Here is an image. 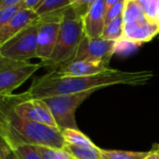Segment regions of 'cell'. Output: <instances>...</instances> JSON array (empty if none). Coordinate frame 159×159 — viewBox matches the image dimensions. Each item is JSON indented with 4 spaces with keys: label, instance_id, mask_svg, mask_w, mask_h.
Segmentation results:
<instances>
[{
    "label": "cell",
    "instance_id": "10",
    "mask_svg": "<svg viewBox=\"0 0 159 159\" xmlns=\"http://www.w3.org/2000/svg\"><path fill=\"white\" fill-rule=\"evenodd\" d=\"M115 52L116 41L107 40L102 38L89 39L84 35L72 61H93L109 64Z\"/></svg>",
    "mask_w": 159,
    "mask_h": 159
},
{
    "label": "cell",
    "instance_id": "2",
    "mask_svg": "<svg viewBox=\"0 0 159 159\" xmlns=\"http://www.w3.org/2000/svg\"><path fill=\"white\" fill-rule=\"evenodd\" d=\"M13 94L0 95V136L13 149L19 145H41L63 149L62 130L44 124L25 120L15 114Z\"/></svg>",
    "mask_w": 159,
    "mask_h": 159
},
{
    "label": "cell",
    "instance_id": "14",
    "mask_svg": "<svg viewBox=\"0 0 159 159\" xmlns=\"http://www.w3.org/2000/svg\"><path fill=\"white\" fill-rule=\"evenodd\" d=\"M72 159H103L101 149L98 146L66 144L63 148Z\"/></svg>",
    "mask_w": 159,
    "mask_h": 159
},
{
    "label": "cell",
    "instance_id": "21",
    "mask_svg": "<svg viewBox=\"0 0 159 159\" xmlns=\"http://www.w3.org/2000/svg\"><path fill=\"white\" fill-rule=\"evenodd\" d=\"M12 150L19 159H42L32 145H19Z\"/></svg>",
    "mask_w": 159,
    "mask_h": 159
},
{
    "label": "cell",
    "instance_id": "8",
    "mask_svg": "<svg viewBox=\"0 0 159 159\" xmlns=\"http://www.w3.org/2000/svg\"><path fill=\"white\" fill-rule=\"evenodd\" d=\"M64 11L40 16L38 21L37 58L40 63L46 62L55 48Z\"/></svg>",
    "mask_w": 159,
    "mask_h": 159
},
{
    "label": "cell",
    "instance_id": "25",
    "mask_svg": "<svg viewBox=\"0 0 159 159\" xmlns=\"http://www.w3.org/2000/svg\"><path fill=\"white\" fill-rule=\"evenodd\" d=\"M23 2H24V0H0V9L23 4Z\"/></svg>",
    "mask_w": 159,
    "mask_h": 159
},
{
    "label": "cell",
    "instance_id": "12",
    "mask_svg": "<svg viewBox=\"0 0 159 159\" xmlns=\"http://www.w3.org/2000/svg\"><path fill=\"white\" fill-rule=\"evenodd\" d=\"M109 69V64L104 62L72 61L67 65L50 72L58 77H83L97 75Z\"/></svg>",
    "mask_w": 159,
    "mask_h": 159
},
{
    "label": "cell",
    "instance_id": "9",
    "mask_svg": "<svg viewBox=\"0 0 159 159\" xmlns=\"http://www.w3.org/2000/svg\"><path fill=\"white\" fill-rule=\"evenodd\" d=\"M12 109L16 115L25 120L57 127L54 118L44 100L28 98L25 92L15 96Z\"/></svg>",
    "mask_w": 159,
    "mask_h": 159
},
{
    "label": "cell",
    "instance_id": "4",
    "mask_svg": "<svg viewBox=\"0 0 159 159\" xmlns=\"http://www.w3.org/2000/svg\"><path fill=\"white\" fill-rule=\"evenodd\" d=\"M123 17L122 41L139 46L159 35V26L147 17L138 0H125Z\"/></svg>",
    "mask_w": 159,
    "mask_h": 159
},
{
    "label": "cell",
    "instance_id": "22",
    "mask_svg": "<svg viewBox=\"0 0 159 159\" xmlns=\"http://www.w3.org/2000/svg\"><path fill=\"white\" fill-rule=\"evenodd\" d=\"M24 8L23 4H19L12 7H8L4 9H0V31L10 22V20L22 9Z\"/></svg>",
    "mask_w": 159,
    "mask_h": 159
},
{
    "label": "cell",
    "instance_id": "26",
    "mask_svg": "<svg viewBox=\"0 0 159 159\" xmlns=\"http://www.w3.org/2000/svg\"><path fill=\"white\" fill-rule=\"evenodd\" d=\"M10 148L9 144L5 141V139L0 136V159H4L5 153Z\"/></svg>",
    "mask_w": 159,
    "mask_h": 159
},
{
    "label": "cell",
    "instance_id": "6",
    "mask_svg": "<svg viewBox=\"0 0 159 159\" xmlns=\"http://www.w3.org/2000/svg\"><path fill=\"white\" fill-rule=\"evenodd\" d=\"M38 21L0 45V56L21 62L37 58Z\"/></svg>",
    "mask_w": 159,
    "mask_h": 159
},
{
    "label": "cell",
    "instance_id": "13",
    "mask_svg": "<svg viewBox=\"0 0 159 159\" xmlns=\"http://www.w3.org/2000/svg\"><path fill=\"white\" fill-rule=\"evenodd\" d=\"M39 19V16L35 12L34 10L23 8L19 11L10 22L0 31V45H2L10 39L17 35L19 32L34 24Z\"/></svg>",
    "mask_w": 159,
    "mask_h": 159
},
{
    "label": "cell",
    "instance_id": "23",
    "mask_svg": "<svg viewBox=\"0 0 159 159\" xmlns=\"http://www.w3.org/2000/svg\"><path fill=\"white\" fill-rule=\"evenodd\" d=\"M125 1L119 2L112 6L111 8L108 9L106 11V17H105V25L111 22V20L117 18L120 15H123L124 10H125Z\"/></svg>",
    "mask_w": 159,
    "mask_h": 159
},
{
    "label": "cell",
    "instance_id": "1",
    "mask_svg": "<svg viewBox=\"0 0 159 159\" xmlns=\"http://www.w3.org/2000/svg\"><path fill=\"white\" fill-rule=\"evenodd\" d=\"M153 77L152 71H121L109 70L91 76L58 77L51 72L36 79L25 91L28 98L43 99L47 98L72 95L84 92H96L111 85H142Z\"/></svg>",
    "mask_w": 159,
    "mask_h": 159
},
{
    "label": "cell",
    "instance_id": "17",
    "mask_svg": "<svg viewBox=\"0 0 159 159\" xmlns=\"http://www.w3.org/2000/svg\"><path fill=\"white\" fill-rule=\"evenodd\" d=\"M62 134L66 144H74V145H87L94 146L95 143L83 132L79 129H64L62 130Z\"/></svg>",
    "mask_w": 159,
    "mask_h": 159
},
{
    "label": "cell",
    "instance_id": "7",
    "mask_svg": "<svg viewBox=\"0 0 159 159\" xmlns=\"http://www.w3.org/2000/svg\"><path fill=\"white\" fill-rule=\"evenodd\" d=\"M41 66L0 56V95H10L20 87Z\"/></svg>",
    "mask_w": 159,
    "mask_h": 159
},
{
    "label": "cell",
    "instance_id": "18",
    "mask_svg": "<svg viewBox=\"0 0 159 159\" xmlns=\"http://www.w3.org/2000/svg\"><path fill=\"white\" fill-rule=\"evenodd\" d=\"M103 159H144L149 152H131L101 149Z\"/></svg>",
    "mask_w": 159,
    "mask_h": 159
},
{
    "label": "cell",
    "instance_id": "19",
    "mask_svg": "<svg viewBox=\"0 0 159 159\" xmlns=\"http://www.w3.org/2000/svg\"><path fill=\"white\" fill-rule=\"evenodd\" d=\"M33 146V145H32ZM37 152L41 156L42 159H72L67 152L64 149L52 148L48 146L36 145L33 146Z\"/></svg>",
    "mask_w": 159,
    "mask_h": 159
},
{
    "label": "cell",
    "instance_id": "16",
    "mask_svg": "<svg viewBox=\"0 0 159 159\" xmlns=\"http://www.w3.org/2000/svg\"><path fill=\"white\" fill-rule=\"evenodd\" d=\"M124 34V17L123 15L111 20L105 25L101 38L107 40L119 41Z\"/></svg>",
    "mask_w": 159,
    "mask_h": 159
},
{
    "label": "cell",
    "instance_id": "28",
    "mask_svg": "<svg viewBox=\"0 0 159 159\" xmlns=\"http://www.w3.org/2000/svg\"><path fill=\"white\" fill-rule=\"evenodd\" d=\"M4 159H19V157L16 155V153L13 152V150L10 147L5 153Z\"/></svg>",
    "mask_w": 159,
    "mask_h": 159
},
{
    "label": "cell",
    "instance_id": "29",
    "mask_svg": "<svg viewBox=\"0 0 159 159\" xmlns=\"http://www.w3.org/2000/svg\"><path fill=\"white\" fill-rule=\"evenodd\" d=\"M144 159H159V152L153 149L149 152L148 155Z\"/></svg>",
    "mask_w": 159,
    "mask_h": 159
},
{
    "label": "cell",
    "instance_id": "32",
    "mask_svg": "<svg viewBox=\"0 0 159 159\" xmlns=\"http://www.w3.org/2000/svg\"><path fill=\"white\" fill-rule=\"evenodd\" d=\"M154 149H155L156 151H158V152H159V145H157V146H156V148H154Z\"/></svg>",
    "mask_w": 159,
    "mask_h": 159
},
{
    "label": "cell",
    "instance_id": "30",
    "mask_svg": "<svg viewBox=\"0 0 159 159\" xmlns=\"http://www.w3.org/2000/svg\"><path fill=\"white\" fill-rule=\"evenodd\" d=\"M122 1H125V0H106V7H107V10L111 8L112 6H114L115 4L119 3V2H122Z\"/></svg>",
    "mask_w": 159,
    "mask_h": 159
},
{
    "label": "cell",
    "instance_id": "11",
    "mask_svg": "<svg viewBox=\"0 0 159 159\" xmlns=\"http://www.w3.org/2000/svg\"><path fill=\"white\" fill-rule=\"evenodd\" d=\"M106 0H97L83 17L84 35L89 39L101 38L105 27Z\"/></svg>",
    "mask_w": 159,
    "mask_h": 159
},
{
    "label": "cell",
    "instance_id": "31",
    "mask_svg": "<svg viewBox=\"0 0 159 159\" xmlns=\"http://www.w3.org/2000/svg\"><path fill=\"white\" fill-rule=\"evenodd\" d=\"M76 1H78V0H70V2H71V5H72L73 3H75Z\"/></svg>",
    "mask_w": 159,
    "mask_h": 159
},
{
    "label": "cell",
    "instance_id": "20",
    "mask_svg": "<svg viewBox=\"0 0 159 159\" xmlns=\"http://www.w3.org/2000/svg\"><path fill=\"white\" fill-rule=\"evenodd\" d=\"M147 17L159 26V0H138Z\"/></svg>",
    "mask_w": 159,
    "mask_h": 159
},
{
    "label": "cell",
    "instance_id": "15",
    "mask_svg": "<svg viewBox=\"0 0 159 159\" xmlns=\"http://www.w3.org/2000/svg\"><path fill=\"white\" fill-rule=\"evenodd\" d=\"M70 6V0H41L34 11L40 17L50 13L62 11Z\"/></svg>",
    "mask_w": 159,
    "mask_h": 159
},
{
    "label": "cell",
    "instance_id": "24",
    "mask_svg": "<svg viewBox=\"0 0 159 159\" xmlns=\"http://www.w3.org/2000/svg\"><path fill=\"white\" fill-rule=\"evenodd\" d=\"M96 1H97V0H78V1H76L75 3H73L71 6L84 17V15L89 10V8Z\"/></svg>",
    "mask_w": 159,
    "mask_h": 159
},
{
    "label": "cell",
    "instance_id": "3",
    "mask_svg": "<svg viewBox=\"0 0 159 159\" xmlns=\"http://www.w3.org/2000/svg\"><path fill=\"white\" fill-rule=\"evenodd\" d=\"M84 36L83 16L72 6L66 8L63 11L55 48L51 57L46 62L40 63L41 66L48 67L52 71L70 63Z\"/></svg>",
    "mask_w": 159,
    "mask_h": 159
},
{
    "label": "cell",
    "instance_id": "5",
    "mask_svg": "<svg viewBox=\"0 0 159 159\" xmlns=\"http://www.w3.org/2000/svg\"><path fill=\"white\" fill-rule=\"evenodd\" d=\"M94 92H84L72 95L56 96L43 98L48 105L57 127L60 130L64 129H79L76 123L75 111L89 96Z\"/></svg>",
    "mask_w": 159,
    "mask_h": 159
},
{
    "label": "cell",
    "instance_id": "27",
    "mask_svg": "<svg viewBox=\"0 0 159 159\" xmlns=\"http://www.w3.org/2000/svg\"><path fill=\"white\" fill-rule=\"evenodd\" d=\"M41 0H24L23 5L25 9H29V10H34Z\"/></svg>",
    "mask_w": 159,
    "mask_h": 159
}]
</instances>
